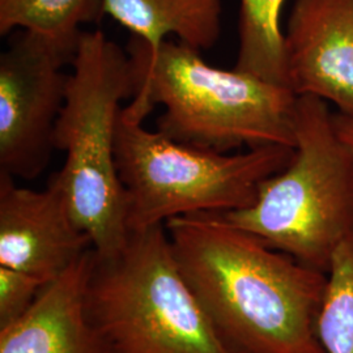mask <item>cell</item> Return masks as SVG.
<instances>
[{
    "instance_id": "cell-4",
    "label": "cell",
    "mask_w": 353,
    "mask_h": 353,
    "mask_svg": "<svg viewBox=\"0 0 353 353\" xmlns=\"http://www.w3.org/2000/svg\"><path fill=\"white\" fill-rule=\"evenodd\" d=\"M294 141L290 164L261 183L255 202L223 216L328 274L335 252L353 236V151L327 102L312 96H297Z\"/></svg>"
},
{
    "instance_id": "cell-7",
    "label": "cell",
    "mask_w": 353,
    "mask_h": 353,
    "mask_svg": "<svg viewBox=\"0 0 353 353\" xmlns=\"http://www.w3.org/2000/svg\"><path fill=\"white\" fill-rule=\"evenodd\" d=\"M70 58L20 30L0 55V173L34 179L48 168L62 113Z\"/></svg>"
},
{
    "instance_id": "cell-11",
    "label": "cell",
    "mask_w": 353,
    "mask_h": 353,
    "mask_svg": "<svg viewBox=\"0 0 353 353\" xmlns=\"http://www.w3.org/2000/svg\"><path fill=\"white\" fill-rule=\"evenodd\" d=\"M94 21L110 16L157 49L170 36L195 50L212 49L221 33L220 0H92Z\"/></svg>"
},
{
    "instance_id": "cell-5",
    "label": "cell",
    "mask_w": 353,
    "mask_h": 353,
    "mask_svg": "<svg viewBox=\"0 0 353 353\" xmlns=\"http://www.w3.org/2000/svg\"><path fill=\"white\" fill-rule=\"evenodd\" d=\"M130 103L117 126V169L127 195L130 233L173 217L250 207L261 183L290 164L294 150L265 145L241 153L203 150L143 126Z\"/></svg>"
},
{
    "instance_id": "cell-13",
    "label": "cell",
    "mask_w": 353,
    "mask_h": 353,
    "mask_svg": "<svg viewBox=\"0 0 353 353\" xmlns=\"http://www.w3.org/2000/svg\"><path fill=\"white\" fill-rule=\"evenodd\" d=\"M94 21L92 0H0V34L28 30L72 62L80 26Z\"/></svg>"
},
{
    "instance_id": "cell-14",
    "label": "cell",
    "mask_w": 353,
    "mask_h": 353,
    "mask_svg": "<svg viewBox=\"0 0 353 353\" xmlns=\"http://www.w3.org/2000/svg\"><path fill=\"white\" fill-rule=\"evenodd\" d=\"M316 331L325 352L353 353V236L332 258Z\"/></svg>"
},
{
    "instance_id": "cell-15",
    "label": "cell",
    "mask_w": 353,
    "mask_h": 353,
    "mask_svg": "<svg viewBox=\"0 0 353 353\" xmlns=\"http://www.w3.org/2000/svg\"><path fill=\"white\" fill-rule=\"evenodd\" d=\"M45 285L29 274L0 265V328L24 316Z\"/></svg>"
},
{
    "instance_id": "cell-8",
    "label": "cell",
    "mask_w": 353,
    "mask_h": 353,
    "mask_svg": "<svg viewBox=\"0 0 353 353\" xmlns=\"http://www.w3.org/2000/svg\"><path fill=\"white\" fill-rule=\"evenodd\" d=\"M93 249L52 185L42 191L16 185L0 173V265L45 284Z\"/></svg>"
},
{
    "instance_id": "cell-6",
    "label": "cell",
    "mask_w": 353,
    "mask_h": 353,
    "mask_svg": "<svg viewBox=\"0 0 353 353\" xmlns=\"http://www.w3.org/2000/svg\"><path fill=\"white\" fill-rule=\"evenodd\" d=\"M89 316L114 353H233L182 275L165 225L130 233L94 265Z\"/></svg>"
},
{
    "instance_id": "cell-2",
    "label": "cell",
    "mask_w": 353,
    "mask_h": 353,
    "mask_svg": "<svg viewBox=\"0 0 353 353\" xmlns=\"http://www.w3.org/2000/svg\"><path fill=\"white\" fill-rule=\"evenodd\" d=\"M126 50L135 75L132 102L148 114L156 105L164 108L157 131L166 138L223 153L294 148L297 96L288 87L211 65L179 41L151 49L132 36Z\"/></svg>"
},
{
    "instance_id": "cell-16",
    "label": "cell",
    "mask_w": 353,
    "mask_h": 353,
    "mask_svg": "<svg viewBox=\"0 0 353 353\" xmlns=\"http://www.w3.org/2000/svg\"><path fill=\"white\" fill-rule=\"evenodd\" d=\"M334 122L339 137L353 151V117L334 113Z\"/></svg>"
},
{
    "instance_id": "cell-3",
    "label": "cell",
    "mask_w": 353,
    "mask_h": 353,
    "mask_svg": "<svg viewBox=\"0 0 353 353\" xmlns=\"http://www.w3.org/2000/svg\"><path fill=\"white\" fill-rule=\"evenodd\" d=\"M68 74L54 144L63 166L49 183L90 241L99 259L125 249L130 239L127 195L117 169V126L122 102L135 96L125 49L101 30H83Z\"/></svg>"
},
{
    "instance_id": "cell-1",
    "label": "cell",
    "mask_w": 353,
    "mask_h": 353,
    "mask_svg": "<svg viewBox=\"0 0 353 353\" xmlns=\"http://www.w3.org/2000/svg\"><path fill=\"white\" fill-rule=\"evenodd\" d=\"M182 275L233 353H326L316 323L327 274L230 224L223 214L165 223Z\"/></svg>"
},
{
    "instance_id": "cell-10",
    "label": "cell",
    "mask_w": 353,
    "mask_h": 353,
    "mask_svg": "<svg viewBox=\"0 0 353 353\" xmlns=\"http://www.w3.org/2000/svg\"><path fill=\"white\" fill-rule=\"evenodd\" d=\"M90 249L48 283L24 316L0 328V353H114L89 316Z\"/></svg>"
},
{
    "instance_id": "cell-12",
    "label": "cell",
    "mask_w": 353,
    "mask_h": 353,
    "mask_svg": "<svg viewBox=\"0 0 353 353\" xmlns=\"http://www.w3.org/2000/svg\"><path fill=\"white\" fill-rule=\"evenodd\" d=\"M285 0H241L240 48L234 68L290 88L281 11Z\"/></svg>"
},
{
    "instance_id": "cell-9",
    "label": "cell",
    "mask_w": 353,
    "mask_h": 353,
    "mask_svg": "<svg viewBox=\"0 0 353 353\" xmlns=\"http://www.w3.org/2000/svg\"><path fill=\"white\" fill-rule=\"evenodd\" d=\"M284 34L292 92L353 117V0H294Z\"/></svg>"
}]
</instances>
